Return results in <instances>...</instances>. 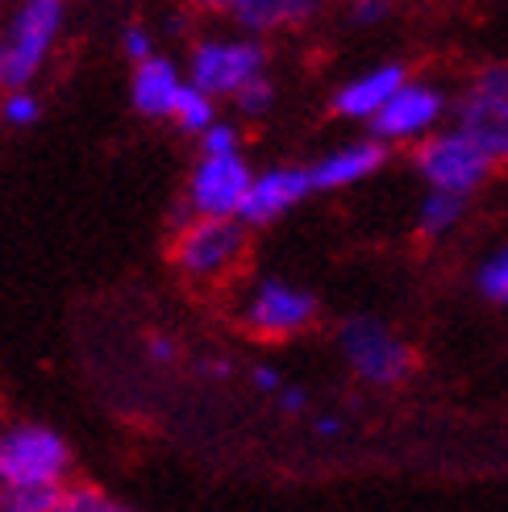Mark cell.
<instances>
[{"instance_id": "277c9868", "label": "cell", "mask_w": 508, "mask_h": 512, "mask_svg": "<svg viewBox=\"0 0 508 512\" xmlns=\"http://www.w3.org/2000/svg\"><path fill=\"white\" fill-rule=\"evenodd\" d=\"M267 46L250 34H213L188 50V80L213 100H234L250 80L267 75Z\"/></svg>"}, {"instance_id": "603a6c76", "label": "cell", "mask_w": 508, "mask_h": 512, "mask_svg": "<svg viewBox=\"0 0 508 512\" xmlns=\"http://www.w3.org/2000/svg\"><path fill=\"white\" fill-rule=\"evenodd\" d=\"M200 155H230V150H242V130L234 121H213L205 134H200Z\"/></svg>"}, {"instance_id": "2e32d148", "label": "cell", "mask_w": 508, "mask_h": 512, "mask_svg": "<svg viewBox=\"0 0 508 512\" xmlns=\"http://www.w3.org/2000/svg\"><path fill=\"white\" fill-rule=\"evenodd\" d=\"M467 213H471V196L425 188V196L417 204V234L429 242H442L467 221Z\"/></svg>"}, {"instance_id": "30bf717a", "label": "cell", "mask_w": 508, "mask_h": 512, "mask_svg": "<svg viewBox=\"0 0 508 512\" xmlns=\"http://www.w3.org/2000/svg\"><path fill=\"white\" fill-rule=\"evenodd\" d=\"M313 192L317 188H313L309 167H300V163L263 167V171H254V179H250V192L242 200L238 221L250 225V229H267L275 221H284L292 209H300Z\"/></svg>"}, {"instance_id": "52a82bcc", "label": "cell", "mask_w": 508, "mask_h": 512, "mask_svg": "<svg viewBox=\"0 0 508 512\" xmlns=\"http://www.w3.org/2000/svg\"><path fill=\"white\" fill-rule=\"evenodd\" d=\"M75 463L55 425L17 421L0 429V483H63Z\"/></svg>"}, {"instance_id": "4fadbf2b", "label": "cell", "mask_w": 508, "mask_h": 512, "mask_svg": "<svg viewBox=\"0 0 508 512\" xmlns=\"http://www.w3.org/2000/svg\"><path fill=\"white\" fill-rule=\"evenodd\" d=\"M409 75L413 71L404 63H379V67H367L359 75H350V80L338 84L334 96H329V113L342 117V121H363L367 125L404 88Z\"/></svg>"}, {"instance_id": "7a4b0ae2", "label": "cell", "mask_w": 508, "mask_h": 512, "mask_svg": "<svg viewBox=\"0 0 508 512\" xmlns=\"http://www.w3.org/2000/svg\"><path fill=\"white\" fill-rule=\"evenodd\" d=\"M338 354L350 375L371 383V388H396L417 367V354L404 342V334H396L384 317L371 313H350L338 325Z\"/></svg>"}, {"instance_id": "f546056e", "label": "cell", "mask_w": 508, "mask_h": 512, "mask_svg": "<svg viewBox=\"0 0 508 512\" xmlns=\"http://www.w3.org/2000/svg\"><path fill=\"white\" fill-rule=\"evenodd\" d=\"M200 371H205L209 379H225L234 367H230V358H209V363H200Z\"/></svg>"}, {"instance_id": "3957f363", "label": "cell", "mask_w": 508, "mask_h": 512, "mask_svg": "<svg viewBox=\"0 0 508 512\" xmlns=\"http://www.w3.org/2000/svg\"><path fill=\"white\" fill-rule=\"evenodd\" d=\"M67 0H21L0 38V92L30 88L63 34Z\"/></svg>"}, {"instance_id": "484cf974", "label": "cell", "mask_w": 508, "mask_h": 512, "mask_svg": "<svg viewBox=\"0 0 508 512\" xmlns=\"http://www.w3.org/2000/svg\"><path fill=\"white\" fill-rule=\"evenodd\" d=\"M146 358H150L155 367H171L175 358H180V342L167 338V334H150V338H146Z\"/></svg>"}, {"instance_id": "5b68a950", "label": "cell", "mask_w": 508, "mask_h": 512, "mask_svg": "<svg viewBox=\"0 0 508 512\" xmlns=\"http://www.w3.org/2000/svg\"><path fill=\"white\" fill-rule=\"evenodd\" d=\"M413 171L425 188L475 196L496 175V163L484 146H475L459 130V125H450V130H434L413 146Z\"/></svg>"}, {"instance_id": "d4e9b609", "label": "cell", "mask_w": 508, "mask_h": 512, "mask_svg": "<svg viewBox=\"0 0 508 512\" xmlns=\"http://www.w3.org/2000/svg\"><path fill=\"white\" fill-rule=\"evenodd\" d=\"M121 50H125V59H130V63H142V59H150V55H155V34H150L146 30V25H125V30H121Z\"/></svg>"}, {"instance_id": "ba28073f", "label": "cell", "mask_w": 508, "mask_h": 512, "mask_svg": "<svg viewBox=\"0 0 508 512\" xmlns=\"http://www.w3.org/2000/svg\"><path fill=\"white\" fill-rule=\"evenodd\" d=\"M454 113V100L438 88V84H429V80H404V88L388 100L384 109H379L371 121H367V130L379 138V142H388V146H417L421 138H429L434 130H442V121Z\"/></svg>"}, {"instance_id": "f1b7e54d", "label": "cell", "mask_w": 508, "mask_h": 512, "mask_svg": "<svg viewBox=\"0 0 508 512\" xmlns=\"http://www.w3.org/2000/svg\"><path fill=\"white\" fill-rule=\"evenodd\" d=\"M342 429H346L342 417H317V421H313V433H317V438H338Z\"/></svg>"}, {"instance_id": "44dd1931", "label": "cell", "mask_w": 508, "mask_h": 512, "mask_svg": "<svg viewBox=\"0 0 508 512\" xmlns=\"http://www.w3.org/2000/svg\"><path fill=\"white\" fill-rule=\"evenodd\" d=\"M38 117H42V100L30 88H9L0 96V121L9 130H30V125H38Z\"/></svg>"}, {"instance_id": "7402d4cb", "label": "cell", "mask_w": 508, "mask_h": 512, "mask_svg": "<svg viewBox=\"0 0 508 512\" xmlns=\"http://www.w3.org/2000/svg\"><path fill=\"white\" fill-rule=\"evenodd\" d=\"M275 84H271V75H259V80H250L238 96H234V109L246 113V117H263L271 105H275Z\"/></svg>"}, {"instance_id": "8fae6325", "label": "cell", "mask_w": 508, "mask_h": 512, "mask_svg": "<svg viewBox=\"0 0 508 512\" xmlns=\"http://www.w3.org/2000/svg\"><path fill=\"white\" fill-rule=\"evenodd\" d=\"M388 159H392V146L379 142L375 134H367V138H350L334 150H325V155L309 167V175H313L317 192H346V188H359L367 179H375L388 167Z\"/></svg>"}, {"instance_id": "9c48e42d", "label": "cell", "mask_w": 508, "mask_h": 512, "mask_svg": "<svg viewBox=\"0 0 508 512\" xmlns=\"http://www.w3.org/2000/svg\"><path fill=\"white\" fill-rule=\"evenodd\" d=\"M254 167L246 163L242 150L230 155H196L192 175L184 184V209L192 217H238L242 200L250 192Z\"/></svg>"}, {"instance_id": "8992f818", "label": "cell", "mask_w": 508, "mask_h": 512, "mask_svg": "<svg viewBox=\"0 0 508 512\" xmlns=\"http://www.w3.org/2000/svg\"><path fill=\"white\" fill-rule=\"evenodd\" d=\"M238 317H242V325L250 329L254 338L288 342V338L309 334V329L317 325L321 300L309 288H300V284H292V279H284V275H267V279H259V284L246 292Z\"/></svg>"}, {"instance_id": "1f68e13d", "label": "cell", "mask_w": 508, "mask_h": 512, "mask_svg": "<svg viewBox=\"0 0 508 512\" xmlns=\"http://www.w3.org/2000/svg\"><path fill=\"white\" fill-rule=\"evenodd\" d=\"M0 429H5V425H0Z\"/></svg>"}, {"instance_id": "cb8c5ba5", "label": "cell", "mask_w": 508, "mask_h": 512, "mask_svg": "<svg viewBox=\"0 0 508 512\" xmlns=\"http://www.w3.org/2000/svg\"><path fill=\"white\" fill-rule=\"evenodd\" d=\"M392 0H350L346 5V21L359 25V30H375V25H384L392 17Z\"/></svg>"}, {"instance_id": "ffe728a7", "label": "cell", "mask_w": 508, "mask_h": 512, "mask_svg": "<svg viewBox=\"0 0 508 512\" xmlns=\"http://www.w3.org/2000/svg\"><path fill=\"white\" fill-rule=\"evenodd\" d=\"M55 512H130V508L113 500L105 488H92V483H63Z\"/></svg>"}, {"instance_id": "6da1fadb", "label": "cell", "mask_w": 508, "mask_h": 512, "mask_svg": "<svg viewBox=\"0 0 508 512\" xmlns=\"http://www.w3.org/2000/svg\"><path fill=\"white\" fill-rule=\"evenodd\" d=\"M250 250V225L238 217H188L175 225L171 263L192 284H217L230 279Z\"/></svg>"}, {"instance_id": "83f0119b", "label": "cell", "mask_w": 508, "mask_h": 512, "mask_svg": "<svg viewBox=\"0 0 508 512\" xmlns=\"http://www.w3.org/2000/svg\"><path fill=\"white\" fill-rule=\"evenodd\" d=\"M275 408H279V413H288V417H300L304 408H309V392H304L300 383H284L279 396H275Z\"/></svg>"}, {"instance_id": "7c38bea8", "label": "cell", "mask_w": 508, "mask_h": 512, "mask_svg": "<svg viewBox=\"0 0 508 512\" xmlns=\"http://www.w3.org/2000/svg\"><path fill=\"white\" fill-rule=\"evenodd\" d=\"M450 117L475 146L488 150L496 167H508V92H484L467 84Z\"/></svg>"}, {"instance_id": "4dcf8cb0", "label": "cell", "mask_w": 508, "mask_h": 512, "mask_svg": "<svg viewBox=\"0 0 508 512\" xmlns=\"http://www.w3.org/2000/svg\"><path fill=\"white\" fill-rule=\"evenodd\" d=\"M200 9H209V13H230L234 9V0H196Z\"/></svg>"}, {"instance_id": "d6986e66", "label": "cell", "mask_w": 508, "mask_h": 512, "mask_svg": "<svg viewBox=\"0 0 508 512\" xmlns=\"http://www.w3.org/2000/svg\"><path fill=\"white\" fill-rule=\"evenodd\" d=\"M475 292L496 309H508V246L492 250L475 271Z\"/></svg>"}, {"instance_id": "5bb4252c", "label": "cell", "mask_w": 508, "mask_h": 512, "mask_svg": "<svg viewBox=\"0 0 508 512\" xmlns=\"http://www.w3.org/2000/svg\"><path fill=\"white\" fill-rule=\"evenodd\" d=\"M188 88V71L175 63L171 55H150L142 63H134L130 75V105L138 117L146 121H171L175 105H180V92Z\"/></svg>"}, {"instance_id": "e0dca14e", "label": "cell", "mask_w": 508, "mask_h": 512, "mask_svg": "<svg viewBox=\"0 0 508 512\" xmlns=\"http://www.w3.org/2000/svg\"><path fill=\"white\" fill-rule=\"evenodd\" d=\"M63 483H0V512H55Z\"/></svg>"}, {"instance_id": "4316f807", "label": "cell", "mask_w": 508, "mask_h": 512, "mask_svg": "<svg viewBox=\"0 0 508 512\" xmlns=\"http://www.w3.org/2000/svg\"><path fill=\"white\" fill-rule=\"evenodd\" d=\"M250 383H254V392H263V396H279V388H284V371H279V367H267V363H259V367H254L250 371Z\"/></svg>"}, {"instance_id": "ac0fdd59", "label": "cell", "mask_w": 508, "mask_h": 512, "mask_svg": "<svg viewBox=\"0 0 508 512\" xmlns=\"http://www.w3.org/2000/svg\"><path fill=\"white\" fill-rule=\"evenodd\" d=\"M171 121L180 125V130H184L188 138H200V134H205L209 125L217 121V100H213L209 92H200V88L188 80V88L180 92V105H175Z\"/></svg>"}, {"instance_id": "9a60e30c", "label": "cell", "mask_w": 508, "mask_h": 512, "mask_svg": "<svg viewBox=\"0 0 508 512\" xmlns=\"http://www.w3.org/2000/svg\"><path fill=\"white\" fill-rule=\"evenodd\" d=\"M325 9V0H234L230 21L238 25V34L267 38L279 30H296L309 25Z\"/></svg>"}]
</instances>
